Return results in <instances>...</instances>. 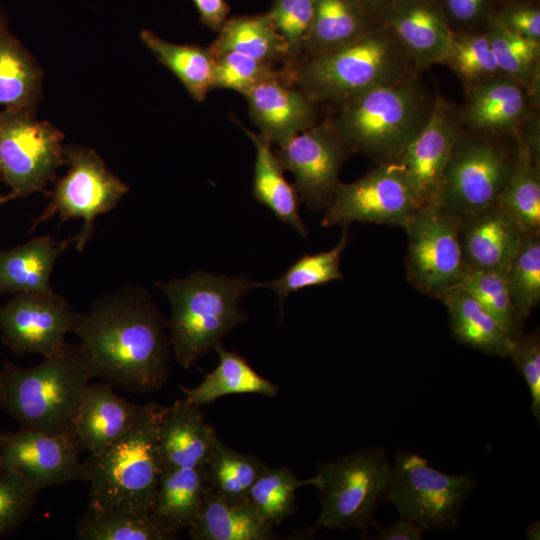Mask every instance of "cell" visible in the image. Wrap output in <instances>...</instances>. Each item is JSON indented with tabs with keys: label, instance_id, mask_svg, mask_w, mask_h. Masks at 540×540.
<instances>
[{
	"label": "cell",
	"instance_id": "obj_28",
	"mask_svg": "<svg viewBox=\"0 0 540 540\" xmlns=\"http://www.w3.org/2000/svg\"><path fill=\"white\" fill-rule=\"evenodd\" d=\"M80 540H173L151 511L129 506H87L76 525Z\"/></svg>",
	"mask_w": 540,
	"mask_h": 540
},
{
	"label": "cell",
	"instance_id": "obj_11",
	"mask_svg": "<svg viewBox=\"0 0 540 540\" xmlns=\"http://www.w3.org/2000/svg\"><path fill=\"white\" fill-rule=\"evenodd\" d=\"M63 139L32 110H0V176L9 200L45 190L65 162Z\"/></svg>",
	"mask_w": 540,
	"mask_h": 540
},
{
	"label": "cell",
	"instance_id": "obj_2",
	"mask_svg": "<svg viewBox=\"0 0 540 540\" xmlns=\"http://www.w3.org/2000/svg\"><path fill=\"white\" fill-rule=\"evenodd\" d=\"M416 74L418 69L396 36L377 22L344 46L300 60L293 80L315 103L341 106L369 90Z\"/></svg>",
	"mask_w": 540,
	"mask_h": 540
},
{
	"label": "cell",
	"instance_id": "obj_24",
	"mask_svg": "<svg viewBox=\"0 0 540 540\" xmlns=\"http://www.w3.org/2000/svg\"><path fill=\"white\" fill-rule=\"evenodd\" d=\"M193 540H272L273 525L248 501L226 498L206 487L201 509L188 528Z\"/></svg>",
	"mask_w": 540,
	"mask_h": 540
},
{
	"label": "cell",
	"instance_id": "obj_52",
	"mask_svg": "<svg viewBox=\"0 0 540 540\" xmlns=\"http://www.w3.org/2000/svg\"><path fill=\"white\" fill-rule=\"evenodd\" d=\"M526 536L529 540L540 539V522L539 520L531 523L526 529Z\"/></svg>",
	"mask_w": 540,
	"mask_h": 540
},
{
	"label": "cell",
	"instance_id": "obj_19",
	"mask_svg": "<svg viewBox=\"0 0 540 540\" xmlns=\"http://www.w3.org/2000/svg\"><path fill=\"white\" fill-rule=\"evenodd\" d=\"M378 22L393 32L419 72L441 64L453 34L436 0H400Z\"/></svg>",
	"mask_w": 540,
	"mask_h": 540
},
{
	"label": "cell",
	"instance_id": "obj_38",
	"mask_svg": "<svg viewBox=\"0 0 540 540\" xmlns=\"http://www.w3.org/2000/svg\"><path fill=\"white\" fill-rule=\"evenodd\" d=\"M349 227H343L339 242L327 251L306 254L297 259L282 276L269 282H254V287H264L273 290L279 298L280 311L283 313V303L288 296L299 290L322 285L344 278L340 261L348 245Z\"/></svg>",
	"mask_w": 540,
	"mask_h": 540
},
{
	"label": "cell",
	"instance_id": "obj_6",
	"mask_svg": "<svg viewBox=\"0 0 540 540\" xmlns=\"http://www.w3.org/2000/svg\"><path fill=\"white\" fill-rule=\"evenodd\" d=\"M164 406L143 405L133 426L111 445L84 460L90 507L153 510L161 462L158 429Z\"/></svg>",
	"mask_w": 540,
	"mask_h": 540
},
{
	"label": "cell",
	"instance_id": "obj_15",
	"mask_svg": "<svg viewBox=\"0 0 540 540\" xmlns=\"http://www.w3.org/2000/svg\"><path fill=\"white\" fill-rule=\"evenodd\" d=\"M283 168L295 179L300 202L313 211L325 209L341 181L340 169L351 153L331 122L316 123L278 145Z\"/></svg>",
	"mask_w": 540,
	"mask_h": 540
},
{
	"label": "cell",
	"instance_id": "obj_21",
	"mask_svg": "<svg viewBox=\"0 0 540 540\" xmlns=\"http://www.w3.org/2000/svg\"><path fill=\"white\" fill-rule=\"evenodd\" d=\"M218 439L200 405L184 398L164 406L158 429L161 471L201 468Z\"/></svg>",
	"mask_w": 540,
	"mask_h": 540
},
{
	"label": "cell",
	"instance_id": "obj_44",
	"mask_svg": "<svg viewBox=\"0 0 540 540\" xmlns=\"http://www.w3.org/2000/svg\"><path fill=\"white\" fill-rule=\"evenodd\" d=\"M267 14L296 65L303 58L311 31L314 0H273Z\"/></svg>",
	"mask_w": 540,
	"mask_h": 540
},
{
	"label": "cell",
	"instance_id": "obj_35",
	"mask_svg": "<svg viewBox=\"0 0 540 540\" xmlns=\"http://www.w3.org/2000/svg\"><path fill=\"white\" fill-rule=\"evenodd\" d=\"M485 30L501 73L526 88L536 103L539 91L540 41L511 31L496 11L488 18Z\"/></svg>",
	"mask_w": 540,
	"mask_h": 540
},
{
	"label": "cell",
	"instance_id": "obj_43",
	"mask_svg": "<svg viewBox=\"0 0 540 540\" xmlns=\"http://www.w3.org/2000/svg\"><path fill=\"white\" fill-rule=\"evenodd\" d=\"M282 71L277 70L275 64L238 52L216 54L214 55L213 89H230L244 95L258 83Z\"/></svg>",
	"mask_w": 540,
	"mask_h": 540
},
{
	"label": "cell",
	"instance_id": "obj_9",
	"mask_svg": "<svg viewBox=\"0 0 540 540\" xmlns=\"http://www.w3.org/2000/svg\"><path fill=\"white\" fill-rule=\"evenodd\" d=\"M475 487L471 473L447 474L417 453L397 450L385 503L422 530L447 532L459 527L465 502Z\"/></svg>",
	"mask_w": 540,
	"mask_h": 540
},
{
	"label": "cell",
	"instance_id": "obj_33",
	"mask_svg": "<svg viewBox=\"0 0 540 540\" xmlns=\"http://www.w3.org/2000/svg\"><path fill=\"white\" fill-rule=\"evenodd\" d=\"M42 72L0 17V110L34 109Z\"/></svg>",
	"mask_w": 540,
	"mask_h": 540
},
{
	"label": "cell",
	"instance_id": "obj_37",
	"mask_svg": "<svg viewBox=\"0 0 540 540\" xmlns=\"http://www.w3.org/2000/svg\"><path fill=\"white\" fill-rule=\"evenodd\" d=\"M266 467L258 456L237 452L219 438L199 469L206 487L226 498L248 501L251 486Z\"/></svg>",
	"mask_w": 540,
	"mask_h": 540
},
{
	"label": "cell",
	"instance_id": "obj_26",
	"mask_svg": "<svg viewBox=\"0 0 540 540\" xmlns=\"http://www.w3.org/2000/svg\"><path fill=\"white\" fill-rule=\"evenodd\" d=\"M439 300L447 309L456 341L488 355L509 356L515 341L469 293L454 287Z\"/></svg>",
	"mask_w": 540,
	"mask_h": 540
},
{
	"label": "cell",
	"instance_id": "obj_4",
	"mask_svg": "<svg viewBox=\"0 0 540 540\" xmlns=\"http://www.w3.org/2000/svg\"><path fill=\"white\" fill-rule=\"evenodd\" d=\"M433 101L416 74L349 100L330 122L351 153L393 163L426 124Z\"/></svg>",
	"mask_w": 540,
	"mask_h": 540
},
{
	"label": "cell",
	"instance_id": "obj_34",
	"mask_svg": "<svg viewBox=\"0 0 540 540\" xmlns=\"http://www.w3.org/2000/svg\"><path fill=\"white\" fill-rule=\"evenodd\" d=\"M142 43L182 83L191 97L203 102L213 90L214 55L209 47L177 44L142 30Z\"/></svg>",
	"mask_w": 540,
	"mask_h": 540
},
{
	"label": "cell",
	"instance_id": "obj_16",
	"mask_svg": "<svg viewBox=\"0 0 540 540\" xmlns=\"http://www.w3.org/2000/svg\"><path fill=\"white\" fill-rule=\"evenodd\" d=\"M77 441L66 435L21 428L0 432V460L39 491L73 481H86Z\"/></svg>",
	"mask_w": 540,
	"mask_h": 540
},
{
	"label": "cell",
	"instance_id": "obj_50",
	"mask_svg": "<svg viewBox=\"0 0 540 540\" xmlns=\"http://www.w3.org/2000/svg\"><path fill=\"white\" fill-rule=\"evenodd\" d=\"M377 540H420L422 529L406 519H399L388 527H378Z\"/></svg>",
	"mask_w": 540,
	"mask_h": 540
},
{
	"label": "cell",
	"instance_id": "obj_7",
	"mask_svg": "<svg viewBox=\"0 0 540 540\" xmlns=\"http://www.w3.org/2000/svg\"><path fill=\"white\" fill-rule=\"evenodd\" d=\"M519 152L517 131L464 127L444 168L436 203L460 218L496 203L515 169Z\"/></svg>",
	"mask_w": 540,
	"mask_h": 540
},
{
	"label": "cell",
	"instance_id": "obj_23",
	"mask_svg": "<svg viewBox=\"0 0 540 540\" xmlns=\"http://www.w3.org/2000/svg\"><path fill=\"white\" fill-rule=\"evenodd\" d=\"M142 409L143 405L118 395L110 383H90L74 420L81 451L89 454L103 451L133 426Z\"/></svg>",
	"mask_w": 540,
	"mask_h": 540
},
{
	"label": "cell",
	"instance_id": "obj_1",
	"mask_svg": "<svg viewBox=\"0 0 540 540\" xmlns=\"http://www.w3.org/2000/svg\"><path fill=\"white\" fill-rule=\"evenodd\" d=\"M168 322L146 293L126 287L79 314L73 333L92 378L135 393H152L169 375Z\"/></svg>",
	"mask_w": 540,
	"mask_h": 540
},
{
	"label": "cell",
	"instance_id": "obj_51",
	"mask_svg": "<svg viewBox=\"0 0 540 540\" xmlns=\"http://www.w3.org/2000/svg\"><path fill=\"white\" fill-rule=\"evenodd\" d=\"M378 22L380 16L400 0H356Z\"/></svg>",
	"mask_w": 540,
	"mask_h": 540
},
{
	"label": "cell",
	"instance_id": "obj_41",
	"mask_svg": "<svg viewBox=\"0 0 540 540\" xmlns=\"http://www.w3.org/2000/svg\"><path fill=\"white\" fill-rule=\"evenodd\" d=\"M506 282L515 315L523 326L540 302V233L524 235Z\"/></svg>",
	"mask_w": 540,
	"mask_h": 540
},
{
	"label": "cell",
	"instance_id": "obj_5",
	"mask_svg": "<svg viewBox=\"0 0 540 540\" xmlns=\"http://www.w3.org/2000/svg\"><path fill=\"white\" fill-rule=\"evenodd\" d=\"M171 307L170 345L185 369L245 323L243 297L254 287L246 276L229 277L197 271L185 278L158 283Z\"/></svg>",
	"mask_w": 540,
	"mask_h": 540
},
{
	"label": "cell",
	"instance_id": "obj_42",
	"mask_svg": "<svg viewBox=\"0 0 540 540\" xmlns=\"http://www.w3.org/2000/svg\"><path fill=\"white\" fill-rule=\"evenodd\" d=\"M507 271L471 270L456 286L469 293L514 341L523 334L506 282Z\"/></svg>",
	"mask_w": 540,
	"mask_h": 540
},
{
	"label": "cell",
	"instance_id": "obj_30",
	"mask_svg": "<svg viewBox=\"0 0 540 540\" xmlns=\"http://www.w3.org/2000/svg\"><path fill=\"white\" fill-rule=\"evenodd\" d=\"M215 350L219 357L216 368L196 387L179 386L185 398L201 406L232 394H278L279 387L258 374L240 354L225 349L221 343Z\"/></svg>",
	"mask_w": 540,
	"mask_h": 540
},
{
	"label": "cell",
	"instance_id": "obj_18",
	"mask_svg": "<svg viewBox=\"0 0 540 540\" xmlns=\"http://www.w3.org/2000/svg\"><path fill=\"white\" fill-rule=\"evenodd\" d=\"M293 74L294 66L288 67L243 95L259 134L277 145L317 123L315 102L294 83Z\"/></svg>",
	"mask_w": 540,
	"mask_h": 540
},
{
	"label": "cell",
	"instance_id": "obj_8",
	"mask_svg": "<svg viewBox=\"0 0 540 540\" xmlns=\"http://www.w3.org/2000/svg\"><path fill=\"white\" fill-rule=\"evenodd\" d=\"M392 464L387 450L373 446L326 461L311 478L321 512L317 525L329 529H359L365 535L378 528L376 513L385 503Z\"/></svg>",
	"mask_w": 540,
	"mask_h": 540
},
{
	"label": "cell",
	"instance_id": "obj_3",
	"mask_svg": "<svg viewBox=\"0 0 540 540\" xmlns=\"http://www.w3.org/2000/svg\"><path fill=\"white\" fill-rule=\"evenodd\" d=\"M91 379L79 347L70 344L32 367L6 362L0 372V409L21 428L76 440L74 420Z\"/></svg>",
	"mask_w": 540,
	"mask_h": 540
},
{
	"label": "cell",
	"instance_id": "obj_48",
	"mask_svg": "<svg viewBox=\"0 0 540 540\" xmlns=\"http://www.w3.org/2000/svg\"><path fill=\"white\" fill-rule=\"evenodd\" d=\"M496 13L511 31L527 39L540 41V10L535 5L519 1Z\"/></svg>",
	"mask_w": 540,
	"mask_h": 540
},
{
	"label": "cell",
	"instance_id": "obj_10",
	"mask_svg": "<svg viewBox=\"0 0 540 540\" xmlns=\"http://www.w3.org/2000/svg\"><path fill=\"white\" fill-rule=\"evenodd\" d=\"M459 225L460 217L434 202L419 207L403 227L407 234L406 278L420 293L439 300L469 272Z\"/></svg>",
	"mask_w": 540,
	"mask_h": 540
},
{
	"label": "cell",
	"instance_id": "obj_32",
	"mask_svg": "<svg viewBox=\"0 0 540 540\" xmlns=\"http://www.w3.org/2000/svg\"><path fill=\"white\" fill-rule=\"evenodd\" d=\"M205 489L199 468L161 471L152 513L166 529L178 534L197 517Z\"/></svg>",
	"mask_w": 540,
	"mask_h": 540
},
{
	"label": "cell",
	"instance_id": "obj_40",
	"mask_svg": "<svg viewBox=\"0 0 540 540\" xmlns=\"http://www.w3.org/2000/svg\"><path fill=\"white\" fill-rule=\"evenodd\" d=\"M312 485L311 478L300 480L287 466L269 467L251 486L247 500L272 525L283 522L297 509L296 491Z\"/></svg>",
	"mask_w": 540,
	"mask_h": 540
},
{
	"label": "cell",
	"instance_id": "obj_36",
	"mask_svg": "<svg viewBox=\"0 0 540 540\" xmlns=\"http://www.w3.org/2000/svg\"><path fill=\"white\" fill-rule=\"evenodd\" d=\"M497 203L524 234L540 233V159L521 140L517 164Z\"/></svg>",
	"mask_w": 540,
	"mask_h": 540
},
{
	"label": "cell",
	"instance_id": "obj_20",
	"mask_svg": "<svg viewBox=\"0 0 540 540\" xmlns=\"http://www.w3.org/2000/svg\"><path fill=\"white\" fill-rule=\"evenodd\" d=\"M524 235L497 202L461 217L459 238L467 269L507 271Z\"/></svg>",
	"mask_w": 540,
	"mask_h": 540
},
{
	"label": "cell",
	"instance_id": "obj_12",
	"mask_svg": "<svg viewBox=\"0 0 540 540\" xmlns=\"http://www.w3.org/2000/svg\"><path fill=\"white\" fill-rule=\"evenodd\" d=\"M65 162L69 168L56 183L44 211L33 220L31 230L55 215L61 222L80 218L83 225L75 237V247L82 252L93 235L96 218L112 210L130 188L93 149L66 147Z\"/></svg>",
	"mask_w": 540,
	"mask_h": 540
},
{
	"label": "cell",
	"instance_id": "obj_17",
	"mask_svg": "<svg viewBox=\"0 0 540 540\" xmlns=\"http://www.w3.org/2000/svg\"><path fill=\"white\" fill-rule=\"evenodd\" d=\"M463 130L460 108L437 94L426 124L393 162L403 173L419 207L436 202L444 168Z\"/></svg>",
	"mask_w": 540,
	"mask_h": 540
},
{
	"label": "cell",
	"instance_id": "obj_53",
	"mask_svg": "<svg viewBox=\"0 0 540 540\" xmlns=\"http://www.w3.org/2000/svg\"><path fill=\"white\" fill-rule=\"evenodd\" d=\"M1 176H0V182H1ZM9 201L8 197H7V194H2L0 192V205L4 204L5 202Z\"/></svg>",
	"mask_w": 540,
	"mask_h": 540
},
{
	"label": "cell",
	"instance_id": "obj_31",
	"mask_svg": "<svg viewBox=\"0 0 540 540\" xmlns=\"http://www.w3.org/2000/svg\"><path fill=\"white\" fill-rule=\"evenodd\" d=\"M376 23L356 0H314L313 21L303 58L344 46Z\"/></svg>",
	"mask_w": 540,
	"mask_h": 540
},
{
	"label": "cell",
	"instance_id": "obj_54",
	"mask_svg": "<svg viewBox=\"0 0 540 540\" xmlns=\"http://www.w3.org/2000/svg\"><path fill=\"white\" fill-rule=\"evenodd\" d=\"M517 1H520V0H517Z\"/></svg>",
	"mask_w": 540,
	"mask_h": 540
},
{
	"label": "cell",
	"instance_id": "obj_22",
	"mask_svg": "<svg viewBox=\"0 0 540 540\" xmlns=\"http://www.w3.org/2000/svg\"><path fill=\"white\" fill-rule=\"evenodd\" d=\"M460 109L465 128L514 132L534 112L536 103L524 86L503 74L465 90Z\"/></svg>",
	"mask_w": 540,
	"mask_h": 540
},
{
	"label": "cell",
	"instance_id": "obj_25",
	"mask_svg": "<svg viewBox=\"0 0 540 540\" xmlns=\"http://www.w3.org/2000/svg\"><path fill=\"white\" fill-rule=\"evenodd\" d=\"M74 238L59 242L50 236L0 250V293H51L50 276L59 255Z\"/></svg>",
	"mask_w": 540,
	"mask_h": 540
},
{
	"label": "cell",
	"instance_id": "obj_39",
	"mask_svg": "<svg viewBox=\"0 0 540 540\" xmlns=\"http://www.w3.org/2000/svg\"><path fill=\"white\" fill-rule=\"evenodd\" d=\"M441 64L454 72L465 90L502 74L485 28L453 30Z\"/></svg>",
	"mask_w": 540,
	"mask_h": 540
},
{
	"label": "cell",
	"instance_id": "obj_27",
	"mask_svg": "<svg viewBox=\"0 0 540 540\" xmlns=\"http://www.w3.org/2000/svg\"><path fill=\"white\" fill-rule=\"evenodd\" d=\"M255 147L252 195L281 222L307 236V227L299 214V196L284 176V168L271 143L262 135L244 128Z\"/></svg>",
	"mask_w": 540,
	"mask_h": 540
},
{
	"label": "cell",
	"instance_id": "obj_14",
	"mask_svg": "<svg viewBox=\"0 0 540 540\" xmlns=\"http://www.w3.org/2000/svg\"><path fill=\"white\" fill-rule=\"evenodd\" d=\"M78 317L54 291L17 293L0 307L1 339L19 355L55 356L68 346L65 336L73 332Z\"/></svg>",
	"mask_w": 540,
	"mask_h": 540
},
{
	"label": "cell",
	"instance_id": "obj_13",
	"mask_svg": "<svg viewBox=\"0 0 540 540\" xmlns=\"http://www.w3.org/2000/svg\"><path fill=\"white\" fill-rule=\"evenodd\" d=\"M419 205L395 163L377 164L358 180L340 183L321 220L323 227L354 222L404 227Z\"/></svg>",
	"mask_w": 540,
	"mask_h": 540
},
{
	"label": "cell",
	"instance_id": "obj_49",
	"mask_svg": "<svg viewBox=\"0 0 540 540\" xmlns=\"http://www.w3.org/2000/svg\"><path fill=\"white\" fill-rule=\"evenodd\" d=\"M203 25L219 31L228 20L230 6L226 0H192Z\"/></svg>",
	"mask_w": 540,
	"mask_h": 540
},
{
	"label": "cell",
	"instance_id": "obj_29",
	"mask_svg": "<svg viewBox=\"0 0 540 540\" xmlns=\"http://www.w3.org/2000/svg\"><path fill=\"white\" fill-rule=\"evenodd\" d=\"M209 48L214 55L238 52L272 64L284 61L295 66L267 13L228 18Z\"/></svg>",
	"mask_w": 540,
	"mask_h": 540
},
{
	"label": "cell",
	"instance_id": "obj_47",
	"mask_svg": "<svg viewBox=\"0 0 540 540\" xmlns=\"http://www.w3.org/2000/svg\"><path fill=\"white\" fill-rule=\"evenodd\" d=\"M452 29L474 30L485 27L494 12L493 0H443L440 4Z\"/></svg>",
	"mask_w": 540,
	"mask_h": 540
},
{
	"label": "cell",
	"instance_id": "obj_45",
	"mask_svg": "<svg viewBox=\"0 0 540 540\" xmlns=\"http://www.w3.org/2000/svg\"><path fill=\"white\" fill-rule=\"evenodd\" d=\"M39 490L0 460V538L14 533L31 514Z\"/></svg>",
	"mask_w": 540,
	"mask_h": 540
},
{
	"label": "cell",
	"instance_id": "obj_46",
	"mask_svg": "<svg viewBox=\"0 0 540 540\" xmlns=\"http://www.w3.org/2000/svg\"><path fill=\"white\" fill-rule=\"evenodd\" d=\"M522 374L530 392L531 410L540 421V337L538 330L524 333L515 341L509 354Z\"/></svg>",
	"mask_w": 540,
	"mask_h": 540
}]
</instances>
